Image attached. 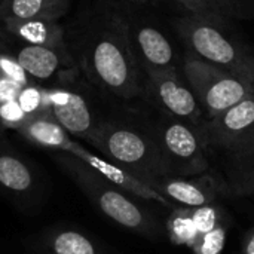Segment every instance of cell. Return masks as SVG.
<instances>
[{
  "instance_id": "6da1fadb",
  "label": "cell",
  "mask_w": 254,
  "mask_h": 254,
  "mask_svg": "<svg viewBox=\"0 0 254 254\" xmlns=\"http://www.w3.org/2000/svg\"><path fill=\"white\" fill-rule=\"evenodd\" d=\"M65 42L79 73L97 91L118 101L144 98L146 76L119 6L106 1L79 15L65 28Z\"/></svg>"
},
{
  "instance_id": "7a4b0ae2",
  "label": "cell",
  "mask_w": 254,
  "mask_h": 254,
  "mask_svg": "<svg viewBox=\"0 0 254 254\" xmlns=\"http://www.w3.org/2000/svg\"><path fill=\"white\" fill-rule=\"evenodd\" d=\"M88 143L107 161L150 188L158 180L168 177L161 150L146 124L101 116Z\"/></svg>"
},
{
  "instance_id": "3957f363",
  "label": "cell",
  "mask_w": 254,
  "mask_h": 254,
  "mask_svg": "<svg viewBox=\"0 0 254 254\" xmlns=\"http://www.w3.org/2000/svg\"><path fill=\"white\" fill-rule=\"evenodd\" d=\"M54 159L74 180L88 199L110 220L149 240L161 237V225L156 217L149 210L138 205L128 192L122 190L70 153L55 152Z\"/></svg>"
},
{
  "instance_id": "277c9868",
  "label": "cell",
  "mask_w": 254,
  "mask_h": 254,
  "mask_svg": "<svg viewBox=\"0 0 254 254\" xmlns=\"http://www.w3.org/2000/svg\"><path fill=\"white\" fill-rule=\"evenodd\" d=\"M189 52L228 73L254 80V54L214 13L189 12L177 21Z\"/></svg>"
},
{
  "instance_id": "5b68a950",
  "label": "cell",
  "mask_w": 254,
  "mask_h": 254,
  "mask_svg": "<svg viewBox=\"0 0 254 254\" xmlns=\"http://www.w3.org/2000/svg\"><path fill=\"white\" fill-rule=\"evenodd\" d=\"M207 152L225 159V173L246 162L254 153V86L238 103L207 119L204 131Z\"/></svg>"
},
{
  "instance_id": "8992f818",
  "label": "cell",
  "mask_w": 254,
  "mask_h": 254,
  "mask_svg": "<svg viewBox=\"0 0 254 254\" xmlns=\"http://www.w3.org/2000/svg\"><path fill=\"white\" fill-rule=\"evenodd\" d=\"M146 125L161 150L168 177H195L210 171L208 152L193 128L159 112Z\"/></svg>"
},
{
  "instance_id": "52a82bcc",
  "label": "cell",
  "mask_w": 254,
  "mask_h": 254,
  "mask_svg": "<svg viewBox=\"0 0 254 254\" xmlns=\"http://www.w3.org/2000/svg\"><path fill=\"white\" fill-rule=\"evenodd\" d=\"M182 74L195 92L207 119L243 100L254 86V80L214 67L190 52L182 60Z\"/></svg>"
},
{
  "instance_id": "ba28073f",
  "label": "cell",
  "mask_w": 254,
  "mask_h": 254,
  "mask_svg": "<svg viewBox=\"0 0 254 254\" xmlns=\"http://www.w3.org/2000/svg\"><path fill=\"white\" fill-rule=\"evenodd\" d=\"M144 98L159 113L193 128L204 143L207 116L182 71L144 73Z\"/></svg>"
},
{
  "instance_id": "9c48e42d",
  "label": "cell",
  "mask_w": 254,
  "mask_h": 254,
  "mask_svg": "<svg viewBox=\"0 0 254 254\" xmlns=\"http://www.w3.org/2000/svg\"><path fill=\"white\" fill-rule=\"evenodd\" d=\"M122 13L132 49L144 73L182 71V63H179L176 49L161 30L131 15L127 9H122Z\"/></svg>"
},
{
  "instance_id": "30bf717a",
  "label": "cell",
  "mask_w": 254,
  "mask_h": 254,
  "mask_svg": "<svg viewBox=\"0 0 254 254\" xmlns=\"http://www.w3.org/2000/svg\"><path fill=\"white\" fill-rule=\"evenodd\" d=\"M51 112L63 128L73 137L89 140L100 118L86 97L71 88H46Z\"/></svg>"
},
{
  "instance_id": "8fae6325",
  "label": "cell",
  "mask_w": 254,
  "mask_h": 254,
  "mask_svg": "<svg viewBox=\"0 0 254 254\" xmlns=\"http://www.w3.org/2000/svg\"><path fill=\"white\" fill-rule=\"evenodd\" d=\"M152 188L167 199L196 208L216 202L225 186L208 171L195 177H165L153 183Z\"/></svg>"
},
{
  "instance_id": "7c38bea8",
  "label": "cell",
  "mask_w": 254,
  "mask_h": 254,
  "mask_svg": "<svg viewBox=\"0 0 254 254\" xmlns=\"http://www.w3.org/2000/svg\"><path fill=\"white\" fill-rule=\"evenodd\" d=\"M6 54L15 57V60L24 67L31 79L46 80L60 71L77 70L70 51H58L46 46L28 45L13 39Z\"/></svg>"
},
{
  "instance_id": "4fadbf2b",
  "label": "cell",
  "mask_w": 254,
  "mask_h": 254,
  "mask_svg": "<svg viewBox=\"0 0 254 254\" xmlns=\"http://www.w3.org/2000/svg\"><path fill=\"white\" fill-rule=\"evenodd\" d=\"M67 153L79 158L86 165H89L92 170L98 171L103 177H106L109 182H112L113 185H116L122 190L128 192L129 195L137 196V198H143V199H149V201H155L158 204L165 205L167 208H176L170 202V199H167L165 196H162L153 188L144 185L143 182H140L138 179H135L134 176H131L129 173H127L121 167L115 165L113 162L107 161L106 158H100V156L94 155L92 152H89L88 149H85L76 140L73 141V144H71V147H70V150Z\"/></svg>"
},
{
  "instance_id": "5bb4252c",
  "label": "cell",
  "mask_w": 254,
  "mask_h": 254,
  "mask_svg": "<svg viewBox=\"0 0 254 254\" xmlns=\"http://www.w3.org/2000/svg\"><path fill=\"white\" fill-rule=\"evenodd\" d=\"M3 28L15 40L46 46L58 51H68L65 42V27L60 21L49 19H4L0 21Z\"/></svg>"
},
{
  "instance_id": "9a60e30c",
  "label": "cell",
  "mask_w": 254,
  "mask_h": 254,
  "mask_svg": "<svg viewBox=\"0 0 254 254\" xmlns=\"http://www.w3.org/2000/svg\"><path fill=\"white\" fill-rule=\"evenodd\" d=\"M36 185L34 170L1 138L0 131V189L9 195L24 196L30 195Z\"/></svg>"
},
{
  "instance_id": "2e32d148",
  "label": "cell",
  "mask_w": 254,
  "mask_h": 254,
  "mask_svg": "<svg viewBox=\"0 0 254 254\" xmlns=\"http://www.w3.org/2000/svg\"><path fill=\"white\" fill-rule=\"evenodd\" d=\"M16 132L27 141L52 152L67 153L74 141L71 135L63 128V125L55 119L52 112L30 116L24 125L16 129Z\"/></svg>"
},
{
  "instance_id": "e0dca14e",
  "label": "cell",
  "mask_w": 254,
  "mask_h": 254,
  "mask_svg": "<svg viewBox=\"0 0 254 254\" xmlns=\"http://www.w3.org/2000/svg\"><path fill=\"white\" fill-rule=\"evenodd\" d=\"M71 0H0V21L49 19L60 21L70 10Z\"/></svg>"
},
{
  "instance_id": "ac0fdd59",
  "label": "cell",
  "mask_w": 254,
  "mask_h": 254,
  "mask_svg": "<svg viewBox=\"0 0 254 254\" xmlns=\"http://www.w3.org/2000/svg\"><path fill=\"white\" fill-rule=\"evenodd\" d=\"M46 247L51 254H101L94 241H91L85 234L65 229L54 232Z\"/></svg>"
},
{
  "instance_id": "d6986e66",
  "label": "cell",
  "mask_w": 254,
  "mask_h": 254,
  "mask_svg": "<svg viewBox=\"0 0 254 254\" xmlns=\"http://www.w3.org/2000/svg\"><path fill=\"white\" fill-rule=\"evenodd\" d=\"M165 229L170 241L176 246L192 247L199 235L193 223L190 207H182V208L176 207L167 219Z\"/></svg>"
},
{
  "instance_id": "ffe728a7",
  "label": "cell",
  "mask_w": 254,
  "mask_h": 254,
  "mask_svg": "<svg viewBox=\"0 0 254 254\" xmlns=\"http://www.w3.org/2000/svg\"><path fill=\"white\" fill-rule=\"evenodd\" d=\"M223 186L240 196L254 193V153L246 162L225 173Z\"/></svg>"
},
{
  "instance_id": "44dd1931",
  "label": "cell",
  "mask_w": 254,
  "mask_h": 254,
  "mask_svg": "<svg viewBox=\"0 0 254 254\" xmlns=\"http://www.w3.org/2000/svg\"><path fill=\"white\" fill-rule=\"evenodd\" d=\"M16 100L19 106L22 107V110L27 113V116H36V115L51 112L49 100L46 95V88L34 82H30L25 86H22Z\"/></svg>"
},
{
  "instance_id": "7402d4cb",
  "label": "cell",
  "mask_w": 254,
  "mask_h": 254,
  "mask_svg": "<svg viewBox=\"0 0 254 254\" xmlns=\"http://www.w3.org/2000/svg\"><path fill=\"white\" fill-rule=\"evenodd\" d=\"M192 216H193V223L198 229V234L210 232L228 223L223 207L216 202L192 208Z\"/></svg>"
},
{
  "instance_id": "603a6c76",
  "label": "cell",
  "mask_w": 254,
  "mask_h": 254,
  "mask_svg": "<svg viewBox=\"0 0 254 254\" xmlns=\"http://www.w3.org/2000/svg\"><path fill=\"white\" fill-rule=\"evenodd\" d=\"M226 243V225L210 232L199 234L195 244L190 247L195 254H220Z\"/></svg>"
},
{
  "instance_id": "cb8c5ba5",
  "label": "cell",
  "mask_w": 254,
  "mask_h": 254,
  "mask_svg": "<svg viewBox=\"0 0 254 254\" xmlns=\"http://www.w3.org/2000/svg\"><path fill=\"white\" fill-rule=\"evenodd\" d=\"M28 118L30 116H27V113L22 110L18 100H10L7 103L0 104V124L3 128L16 131L19 127L24 125Z\"/></svg>"
},
{
  "instance_id": "d4e9b609",
  "label": "cell",
  "mask_w": 254,
  "mask_h": 254,
  "mask_svg": "<svg viewBox=\"0 0 254 254\" xmlns=\"http://www.w3.org/2000/svg\"><path fill=\"white\" fill-rule=\"evenodd\" d=\"M0 76L12 79L21 86H25L27 83L33 82V79L28 76L24 67L15 60V57L6 52H0Z\"/></svg>"
},
{
  "instance_id": "484cf974",
  "label": "cell",
  "mask_w": 254,
  "mask_h": 254,
  "mask_svg": "<svg viewBox=\"0 0 254 254\" xmlns=\"http://www.w3.org/2000/svg\"><path fill=\"white\" fill-rule=\"evenodd\" d=\"M21 88L22 86L19 83H16L15 80L0 76V104L7 103L10 100H16Z\"/></svg>"
},
{
  "instance_id": "4316f807",
  "label": "cell",
  "mask_w": 254,
  "mask_h": 254,
  "mask_svg": "<svg viewBox=\"0 0 254 254\" xmlns=\"http://www.w3.org/2000/svg\"><path fill=\"white\" fill-rule=\"evenodd\" d=\"M190 12H210L213 0H174Z\"/></svg>"
},
{
  "instance_id": "83f0119b",
  "label": "cell",
  "mask_w": 254,
  "mask_h": 254,
  "mask_svg": "<svg viewBox=\"0 0 254 254\" xmlns=\"http://www.w3.org/2000/svg\"><path fill=\"white\" fill-rule=\"evenodd\" d=\"M240 254H254V228H252L241 246V253Z\"/></svg>"
},
{
  "instance_id": "f1b7e54d",
  "label": "cell",
  "mask_w": 254,
  "mask_h": 254,
  "mask_svg": "<svg viewBox=\"0 0 254 254\" xmlns=\"http://www.w3.org/2000/svg\"><path fill=\"white\" fill-rule=\"evenodd\" d=\"M12 40H13V37L9 36L6 33V30L3 28V25L0 24V52H6V49L9 48Z\"/></svg>"
},
{
  "instance_id": "f546056e",
  "label": "cell",
  "mask_w": 254,
  "mask_h": 254,
  "mask_svg": "<svg viewBox=\"0 0 254 254\" xmlns=\"http://www.w3.org/2000/svg\"><path fill=\"white\" fill-rule=\"evenodd\" d=\"M122 1H127L129 4H147V3L155 1V0H122Z\"/></svg>"
}]
</instances>
